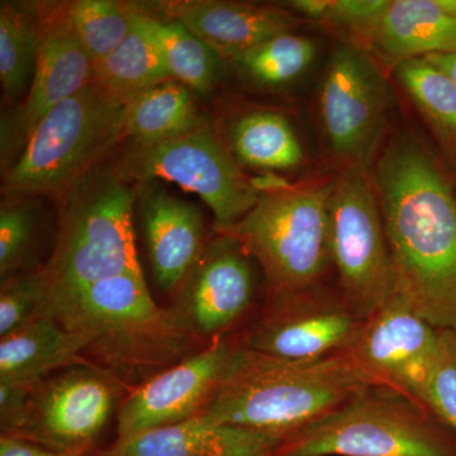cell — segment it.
Masks as SVG:
<instances>
[{"instance_id": "44dd1931", "label": "cell", "mask_w": 456, "mask_h": 456, "mask_svg": "<svg viewBox=\"0 0 456 456\" xmlns=\"http://www.w3.org/2000/svg\"><path fill=\"white\" fill-rule=\"evenodd\" d=\"M395 65L456 51V17L440 0H392L367 42Z\"/></svg>"}, {"instance_id": "cb8c5ba5", "label": "cell", "mask_w": 456, "mask_h": 456, "mask_svg": "<svg viewBox=\"0 0 456 456\" xmlns=\"http://www.w3.org/2000/svg\"><path fill=\"white\" fill-rule=\"evenodd\" d=\"M167 80L173 79L160 50L143 26L139 5H134L130 33L110 56L94 66L93 82L127 103L143 90Z\"/></svg>"}, {"instance_id": "4316f807", "label": "cell", "mask_w": 456, "mask_h": 456, "mask_svg": "<svg viewBox=\"0 0 456 456\" xmlns=\"http://www.w3.org/2000/svg\"><path fill=\"white\" fill-rule=\"evenodd\" d=\"M316 53L312 38L285 32L261 42L232 62L250 82L277 88L299 79L311 68Z\"/></svg>"}, {"instance_id": "ac0fdd59", "label": "cell", "mask_w": 456, "mask_h": 456, "mask_svg": "<svg viewBox=\"0 0 456 456\" xmlns=\"http://www.w3.org/2000/svg\"><path fill=\"white\" fill-rule=\"evenodd\" d=\"M142 218L156 283L165 293H178L208 242L202 212L154 187L143 197Z\"/></svg>"}, {"instance_id": "836d02e7", "label": "cell", "mask_w": 456, "mask_h": 456, "mask_svg": "<svg viewBox=\"0 0 456 456\" xmlns=\"http://www.w3.org/2000/svg\"><path fill=\"white\" fill-rule=\"evenodd\" d=\"M88 452H60L44 448L31 441L2 434L0 437V456H86Z\"/></svg>"}, {"instance_id": "52a82bcc", "label": "cell", "mask_w": 456, "mask_h": 456, "mask_svg": "<svg viewBox=\"0 0 456 456\" xmlns=\"http://www.w3.org/2000/svg\"><path fill=\"white\" fill-rule=\"evenodd\" d=\"M428 407L380 387L292 432L274 456H455Z\"/></svg>"}, {"instance_id": "e0dca14e", "label": "cell", "mask_w": 456, "mask_h": 456, "mask_svg": "<svg viewBox=\"0 0 456 456\" xmlns=\"http://www.w3.org/2000/svg\"><path fill=\"white\" fill-rule=\"evenodd\" d=\"M158 5L167 18L178 20L222 59L231 61L261 42L293 32L303 23L293 12L275 5L222 0H179Z\"/></svg>"}, {"instance_id": "484cf974", "label": "cell", "mask_w": 456, "mask_h": 456, "mask_svg": "<svg viewBox=\"0 0 456 456\" xmlns=\"http://www.w3.org/2000/svg\"><path fill=\"white\" fill-rule=\"evenodd\" d=\"M139 8L143 26L160 50L171 79L203 94L211 92L221 77L224 59L220 53L178 20H163Z\"/></svg>"}, {"instance_id": "8fae6325", "label": "cell", "mask_w": 456, "mask_h": 456, "mask_svg": "<svg viewBox=\"0 0 456 456\" xmlns=\"http://www.w3.org/2000/svg\"><path fill=\"white\" fill-rule=\"evenodd\" d=\"M391 92L382 70L356 45H342L330 57L321 83L318 110L330 149L368 169L373 159Z\"/></svg>"}, {"instance_id": "4fadbf2b", "label": "cell", "mask_w": 456, "mask_h": 456, "mask_svg": "<svg viewBox=\"0 0 456 456\" xmlns=\"http://www.w3.org/2000/svg\"><path fill=\"white\" fill-rule=\"evenodd\" d=\"M94 65L69 16L68 2L41 3L37 65L26 98L2 118V167L7 170L22 152L32 131L60 103L93 82Z\"/></svg>"}, {"instance_id": "603a6c76", "label": "cell", "mask_w": 456, "mask_h": 456, "mask_svg": "<svg viewBox=\"0 0 456 456\" xmlns=\"http://www.w3.org/2000/svg\"><path fill=\"white\" fill-rule=\"evenodd\" d=\"M230 145L240 165L255 169L292 170L305 161V149L292 123L273 110H255L236 119Z\"/></svg>"}, {"instance_id": "5b68a950", "label": "cell", "mask_w": 456, "mask_h": 456, "mask_svg": "<svg viewBox=\"0 0 456 456\" xmlns=\"http://www.w3.org/2000/svg\"><path fill=\"white\" fill-rule=\"evenodd\" d=\"M259 200L241 221L217 230L236 239L257 260L273 298L318 287L331 260L332 180L290 184L254 179Z\"/></svg>"}, {"instance_id": "2e32d148", "label": "cell", "mask_w": 456, "mask_h": 456, "mask_svg": "<svg viewBox=\"0 0 456 456\" xmlns=\"http://www.w3.org/2000/svg\"><path fill=\"white\" fill-rule=\"evenodd\" d=\"M176 308L200 338H220L254 301L255 275L251 256L233 237L218 233L179 290Z\"/></svg>"}, {"instance_id": "7a4b0ae2", "label": "cell", "mask_w": 456, "mask_h": 456, "mask_svg": "<svg viewBox=\"0 0 456 456\" xmlns=\"http://www.w3.org/2000/svg\"><path fill=\"white\" fill-rule=\"evenodd\" d=\"M373 387L350 356L290 360L235 347L224 379L204 407L218 424L288 436Z\"/></svg>"}, {"instance_id": "d6986e66", "label": "cell", "mask_w": 456, "mask_h": 456, "mask_svg": "<svg viewBox=\"0 0 456 456\" xmlns=\"http://www.w3.org/2000/svg\"><path fill=\"white\" fill-rule=\"evenodd\" d=\"M283 436L218 424L203 413L116 440L97 456H274Z\"/></svg>"}, {"instance_id": "277c9868", "label": "cell", "mask_w": 456, "mask_h": 456, "mask_svg": "<svg viewBox=\"0 0 456 456\" xmlns=\"http://www.w3.org/2000/svg\"><path fill=\"white\" fill-rule=\"evenodd\" d=\"M137 188L113 161H104L57 198L56 242L42 268V314L104 279L142 272L134 232Z\"/></svg>"}, {"instance_id": "6da1fadb", "label": "cell", "mask_w": 456, "mask_h": 456, "mask_svg": "<svg viewBox=\"0 0 456 456\" xmlns=\"http://www.w3.org/2000/svg\"><path fill=\"white\" fill-rule=\"evenodd\" d=\"M374 184L391 253L395 296L440 331L456 334V197L428 150L395 137Z\"/></svg>"}, {"instance_id": "5bb4252c", "label": "cell", "mask_w": 456, "mask_h": 456, "mask_svg": "<svg viewBox=\"0 0 456 456\" xmlns=\"http://www.w3.org/2000/svg\"><path fill=\"white\" fill-rule=\"evenodd\" d=\"M235 347L213 338L208 346L136 386L118 408L117 440L179 424L203 412L224 379Z\"/></svg>"}, {"instance_id": "3957f363", "label": "cell", "mask_w": 456, "mask_h": 456, "mask_svg": "<svg viewBox=\"0 0 456 456\" xmlns=\"http://www.w3.org/2000/svg\"><path fill=\"white\" fill-rule=\"evenodd\" d=\"M49 316L88 338L97 367L137 386L198 351L200 335L175 305L155 302L142 272L90 285Z\"/></svg>"}, {"instance_id": "30bf717a", "label": "cell", "mask_w": 456, "mask_h": 456, "mask_svg": "<svg viewBox=\"0 0 456 456\" xmlns=\"http://www.w3.org/2000/svg\"><path fill=\"white\" fill-rule=\"evenodd\" d=\"M118 382L93 364L75 365L38 383L11 436L60 452H88L110 421Z\"/></svg>"}, {"instance_id": "83f0119b", "label": "cell", "mask_w": 456, "mask_h": 456, "mask_svg": "<svg viewBox=\"0 0 456 456\" xmlns=\"http://www.w3.org/2000/svg\"><path fill=\"white\" fill-rule=\"evenodd\" d=\"M395 79L436 130L456 145V86L428 57L406 60L395 68Z\"/></svg>"}, {"instance_id": "f546056e", "label": "cell", "mask_w": 456, "mask_h": 456, "mask_svg": "<svg viewBox=\"0 0 456 456\" xmlns=\"http://www.w3.org/2000/svg\"><path fill=\"white\" fill-rule=\"evenodd\" d=\"M69 16L93 65L110 56L125 41L132 27L134 5L112 0L68 2Z\"/></svg>"}, {"instance_id": "8992f818", "label": "cell", "mask_w": 456, "mask_h": 456, "mask_svg": "<svg viewBox=\"0 0 456 456\" xmlns=\"http://www.w3.org/2000/svg\"><path fill=\"white\" fill-rule=\"evenodd\" d=\"M126 139V103L92 82L32 131L3 175L4 198H60Z\"/></svg>"}, {"instance_id": "d6a6232c", "label": "cell", "mask_w": 456, "mask_h": 456, "mask_svg": "<svg viewBox=\"0 0 456 456\" xmlns=\"http://www.w3.org/2000/svg\"><path fill=\"white\" fill-rule=\"evenodd\" d=\"M425 406L456 431V334L444 331L443 350L435 368Z\"/></svg>"}, {"instance_id": "9a60e30c", "label": "cell", "mask_w": 456, "mask_h": 456, "mask_svg": "<svg viewBox=\"0 0 456 456\" xmlns=\"http://www.w3.org/2000/svg\"><path fill=\"white\" fill-rule=\"evenodd\" d=\"M362 322L344 298L336 301L316 287L275 297L242 346L277 358L320 359L346 350Z\"/></svg>"}, {"instance_id": "7c38bea8", "label": "cell", "mask_w": 456, "mask_h": 456, "mask_svg": "<svg viewBox=\"0 0 456 456\" xmlns=\"http://www.w3.org/2000/svg\"><path fill=\"white\" fill-rule=\"evenodd\" d=\"M443 344L444 331L393 297L362 322L355 340L342 353L374 387L401 393L425 406Z\"/></svg>"}, {"instance_id": "ffe728a7", "label": "cell", "mask_w": 456, "mask_h": 456, "mask_svg": "<svg viewBox=\"0 0 456 456\" xmlns=\"http://www.w3.org/2000/svg\"><path fill=\"white\" fill-rule=\"evenodd\" d=\"M88 338L40 314L0 340V386L26 395L50 375L89 364Z\"/></svg>"}, {"instance_id": "7402d4cb", "label": "cell", "mask_w": 456, "mask_h": 456, "mask_svg": "<svg viewBox=\"0 0 456 456\" xmlns=\"http://www.w3.org/2000/svg\"><path fill=\"white\" fill-rule=\"evenodd\" d=\"M203 122L191 89L176 80L156 84L126 103V139L137 145L175 139Z\"/></svg>"}, {"instance_id": "ba28073f", "label": "cell", "mask_w": 456, "mask_h": 456, "mask_svg": "<svg viewBox=\"0 0 456 456\" xmlns=\"http://www.w3.org/2000/svg\"><path fill=\"white\" fill-rule=\"evenodd\" d=\"M330 212V248L341 297L362 321L395 296L391 253L379 198L368 169L347 163L334 179Z\"/></svg>"}, {"instance_id": "e575fe53", "label": "cell", "mask_w": 456, "mask_h": 456, "mask_svg": "<svg viewBox=\"0 0 456 456\" xmlns=\"http://www.w3.org/2000/svg\"><path fill=\"white\" fill-rule=\"evenodd\" d=\"M428 60L440 68L456 86V51L446 53H436V55L426 56Z\"/></svg>"}, {"instance_id": "9c48e42d", "label": "cell", "mask_w": 456, "mask_h": 456, "mask_svg": "<svg viewBox=\"0 0 456 456\" xmlns=\"http://www.w3.org/2000/svg\"><path fill=\"white\" fill-rule=\"evenodd\" d=\"M113 163L136 185L165 180L197 194L211 209L216 230L241 221L260 196L254 179L246 175L235 156L206 122L163 142H131Z\"/></svg>"}, {"instance_id": "4dcf8cb0", "label": "cell", "mask_w": 456, "mask_h": 456, "mask_svg": "<svg viewBox=\"0 0 456 456\" xmlns=\"http://www.w3.org/2000/svg\"><path fill=\"white\" fill-rule=\"evenodd\" d=\"M391 0H292L287 7L296 16L340 29L367 44Z\"/></svg>"}, {"instance_id": "f1b7e54d", "label": "cell", "mask_w": 456, "mask_h": 456, "mask_svg": "<svg viewBox=\"0 0 456 456\" xmlns=\"http://www.w3.org/2000/svg\"><path fill=\"white\" fill-rule=\"evenodd\" d=\"M41 218L35 198H4L0 207V279L42 269L38 266Z\"/></svg>"}, {"instance_id": "d4e9b609", "label": "cell", "mask_w": 456, "mask_h": 456, "mask_svg": "<svg viewBox=\"0 0 456 456\" xmlns=\"http://www.w3.org/2000/svg\"><path fill=\"white\" fill-rule=\"evenodd\" d=\"M41 41V3L2 2L0 83L3 97L18 104L31 86Z\"/></svg>"}, {"instance_id": "1f68e13d", "label": "cell", "mask_w": 456, "mask_h": 456, "mask_svg": "<svg viewBox=\"0 0 456 456\" xmlns=\"http://www.w3.org/2000/svg\"><path fill=\"white\" fill-rule=\"evenodd\" d=\"M45 279L42 269L2 281L0 287V336L25 326L44 311Z\"/></svg>"}]
</instances>
